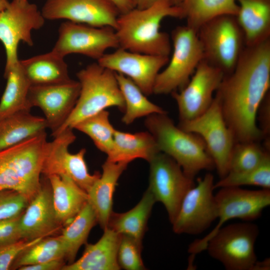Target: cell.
Here are the masks:
<instances>
[{"instance_id": "cell-25", "label": "cell", "mask_w": 270, "mask_h": 270, "mask_svg": "<svg viewBox=\"0 0 270 270\" xmlns=\"http://www.w3.org/2000/svg\"><path fill=\"white\" fill-rule=\"evenodd\" d=\"M160 152L154 138L148 131L132 134L116 130L113 145L106 160L128 164L142 158L149 162Z\"/></svg>"}, {"instance_id": "cell-46", "label": "cell", "mask_w": 270, "mask_h": 270, "mask_svg": "<svg viewBox=\"0 0 270 270\" xmlns=\"http://www.w3.org/2000/svg\"><path fill=\"white\" fill-rule=\"evenodd\" d=\"M9 3L8 0H0V14L7 8Z\"/></svg>"}, {"instance_id": "cell-31", "label": "cell", "mask_w": 270, "mask_h": 270, "mask_svg": "<svg viewBox=\"0 0 270 270\" xmlns=\"http://www.w3.org/2000/svg\"><path fill=\"white\" fill-rule=\"evenodd\" d=\"M97 222L96 212L88 202L72 220L62 228L60 235L65 246V260L68 264L74 261L79 249L86 243L91 230Z\"/></svg>"}, {"instance_id": "cell-21", "label": "cell", "mask_w": 270, "mask_h": 270, "mask_svg": "<svg viewBox=\"0 0 270 270\" xmlns=\"http://www.w3.org/2000/svg\"><path fill=\"white\" fill-rule=\"evenodd\" d=\"M100 239L95 244H86L82 256L62 270H118V250L120 234L110 228L104 230Z\"/></svg>"}, {"instance_id": "cell-12", "label": "cell", "mask_w": 270, "mask_h": 270, "mask_svg": "<svg viewBox=\"0 0 270 270\" xmlns=\"http://www.w3.org/2000/svg\"><path fill=\"white\" fill-rule=\"evenodd\" d=\"M148 162V188L156 202L164 204L172 224L185 195L196 184L194 179L188 176L174 159L162 152Z\"/></svg>"}, {"instance_id": "cell-45", "label": "cell", "mask_w": 270, "mask_h": 270, "mask_svg": "<svg viewBox=\"0 0 270 270\" xmlns=\"http://www.w3.org/2000/svg\"><path fill=\"white\" fill-rule=\"evenodd\" d=\"M270 268V260L269 258L262 261L257 260L252 270H268Z\"/></svg>"}, {"instance_id": "cell-6", "label": "cell", "mask_w": 270, "mask_h": 270, "mask_svg": "<svg viewBox=\"0 0 270 270\" xmlns=\"http://www.w3.org/2000/svg\"><path fill=\"white\" fill-rule=\"evenodd\" d=\"M197 32L204 60L224 75L232 72L246 46L236 16L226 14L216 17L204 24Z\"/></svg>"}, {"instance_id": "cell-40", "label": "cell", "mask_w": 270, "mask_h": 270, "mask_svg": "<svg viewBox=\"0 0 270 270\" xmlns=\"http://www.w3.org/2000/svg\"><path fill=\"white\" fill-rule=\"evenodd\" d=\"M21 214L0 220V246L13 243L22 239L19 226Z\"/></svg>"}, {"instance_id": "cell-18", "label": "cell", "mask_w": 270, "mask_h": 270, "mask_svg": "<svg viewBox=\"0 0 270 270\" xmlns=\"http://www.w3.org/2000/svg\"><path fill=\"white\" fill-rule=\"evenodd\" d=\"M41 12L45 20H66L114 30L120 14L110 0H46Z\"/></svg>"}, {"instance_id": "cell-41", "label": "cell", "mask_w": 270, "mask_h": 270, "mask_svg": "<svg viewBox=\"0 0 270 270\" xmlns=\"http://www.w3.org/2000/svg\"><path fill=\"white\" fill-rule=\"evenodd\" d=\"M258 112L260 114V128L264 136L268 138L270 134V94H268L262 102Z\"/></svg>"}, {"instance_id": "cell-1", "label": "cell", "mask_w": 270, "mask_h": 270, "mask_svg": "<svg viewBox=\"0 0 270 270\" xmlns=\"http://www.w3.org/2000/svg\"><path fill=\"white\" fill-rule=\"evenodd\" d=\"M270 87V39L246 46L234 68L216 91L223 116L236 143L264 137L256 124L258 112Z\"/></svg>"}, {"instance_id": "cell-2", "label": "cell", "mask_w": 270, "mask_h": 270, "mask_svg": "<svg viewBox=\"0 0 270 270\" xmlns=\"http://www.w3.org/2000/svg\"><path fill=\"white\" fill-rule=\"evenodd\" d=\"M166 17L182 18L180 7L160 0L147 8H134L120 14L115 29L119 48L140 54L169 56V35L160 30V24Z\"/></svg>"}, {"instance_id": "cell-28", "label": "cell", "mask_w": 270, "mask_h": 270, "mask_svg": "<svg viewBox=\"0 0 270 270\" xmlns=\"http://www.w3.org/2000/svg\"><path fill=\"white\" fill-rule=\"evenodd\" d=\"M156 202L152 194L148 188L139 202L130 210L123 213L112 212L107 227L142 242L148 220Z\"/></svg>"}, {"instance_id": "cell-43", "label": "cell", "mask_w": 270, "mask_h": 270, "mask_svg": "<svg viewBox=\"0 0 270 270\" xmlns=\"http://www.w3.org/2000/svg\"><path fill=\"white\" fill-rule=\"evenodd\" d=\"M116 7L120 14L125 13L134 8L132 0H110Z\"/></svg>"}, {"instance_id": "cell-37", "label": "cell", "mask_w": 270, "mask_h": 270, "mask_svg": "<svg viewBox=\"0 0 270 270\" xmlns=\"http://www.w3.org/2000/svg\"><path fill=\"white\" fill-rule=\"evenodd\" d=\"M118 262L120 268L126 270H144L141 257L142 242L124 234H120Z\"/></svg>"}, {"instance_id": "cell-17", "label": "cell", "mask_w": 270, "mask_h": 270, "mask_svg": "<svg viewBox=\"0 0 270 270\" xmlns=\"http://www.w3.org/2000/svg\"><path fill=\"white\" fill-rule=\"evenodd\" d=\"M80 92L78 80L58 84L30 86L28 101L30 108L38 107L43 112L48 128L54 136L72 112Z\"/></svg>"}, {"instance_id": "cell-5", "label": "cell", "mask_w": 270, "mask_h": 270, "mask_svg": "<svg viewBox=\"0 0 270 270\" xmlns=\"http://www.w3.org/2000/svg\"><path fill=\"white\" fill-rule=\"evenodd\" d=\"M80 84L79 96L70 115L54 138L67 128L73 130L80 121L116 107L124 112L125 102L116 72L98 62L87 66L76 74Z\"/></svg>"}, {"instance_id": "cell-47", "label": "cell", "mask_w": 270, "mask_h": 270, "mask_svg": "<svg viewBox=\"0 0 270 270\" xmlns=\"http://www.w3.org/2000/svg\"><path fill=\"white\" fill-rule=\"evenodd\" d=\"M168 2L172 6H179L182 2V0H168Z\"/></svg>"}, {"instance_id": "cell-44", "label": "cell", "mask_w": 270, "mask_h": 270, "mask_svg": "<svg viewBox=\"0 0 270 270\" xmlns=\"http://www.w3.org/2000/svg\"><path fill=\"white\" fill-rule=\"evenodd\" d=\"M134 8L144 9L150 7L160 0H132Z\"/></svg>"}, {"instance_id": "cell-3", "label": "cell", "mask_w": 270, "mask_h": 270, "mask_svg": "<svg viewBox=\"0 0 270 270\" xmlns=\"http://www.w3.org/2000/svg\"><path fill=\"white\" fill-rule=\"evenodd\" d=\"M46 132L0 151V190H12L30 200L42 186L40 176L50 142Z\"/></svg>"}, {"instance_id": "cell-4", "label": "cell", "mask_w": 270, "mask_h": 270, "mask_svg": "<svg viewBox=\"0 0 270 270\" xmlns=\"http://www.w3.org/2000/svg\"><path fill=\"white\" fill-rule=\"evenodd\" d=\"M144 125L160 152L174 159L190 178L194 179L200 171L215 168L202 138L176 126L167 113L146 116Z\"/></svg>"}, {"instance_id": "cell-39", "label": "cell", "mask_w": 270, "mask_h": 270, "mask_svg": "<svg viewBox=\"0 0 270 270\" xmlns=\"http://www.w3.org/2000/svg\"><path fill=\"white\" fill-rule=\"evenodd\" d=\"M43 238L22 239L14 242L0 246V270H10L18 257Z\"/></svg>"}, {"instance_id": "cell-7", "label": "cell", "mask_w": 270, "mask_h": 270, "mask_svg": "<svg viewBox=\"0 0 270 270\" xmlns=\"http://www.w3.org/2000/svg\"><path fill=\"white\" fill-rule=\"evenodd\" d=\"M173 50L167 66L158 74L154 94H166L181 90L188 83L197 66L204 60V50L198 32L186 25L172 32Z\"/></svg>"}, {"instance_id": "cell-8", "label": "cell", "mask_w": 270, "mask_h": 270, "mask_svg": "<svg viewBox=\"0 0 270 270\" xmlns=\"http://www.w3.org/2000/svg\"><path fill=\"white\" fill-rule=\"evenodd\" d=\"M258 234V227L251 222L228 224L211 238L206 250L227 270H252L258 260L254 244Z\"/></svg>"}, {"instance_id": "cell-13", "label": "cell", "mask_w": 270, "mask_h": 270, "mask_svg": "<svg viewBox=\"0 0 270 270\" xmlns=\"http://www.w3.org/2000/svg\"><path fill=\"white\" fill-rule=\"evenodd\" d=\"M214 176L208 172L198 178L185 195L172 225L178 234L196 235L208 228L218 218V206L214 194Z\"/></svg>"}, {"instance_id": "cell-30", "label": "cell", "mask_w": 270, "mask_h": 270, "mask_svg": "<svg viewBox=\"0 0 270 270\" xmlns=\"http://www.w3.org/2000/svg\"><path fill=\"white\" fill-rule=\"evenodd\" d=\"M6 84L0 101V120L22 110H30L28 101L30 86L18 62L4 72Z\"/></svg>"}, {"instance_id": "cell-20", "label": "cell", "mask_w": 270, "mask_h": 270, "mask_svg": "<svg viewBox=\"0 0 270 270\" xmlns=\"http://www.w3.org/2000/svg\"><path fill=\"white\" fill-rule=\"evenodd\" d=\"M19 226L22 239L44 238L62 228L54 208L50 187L42 186L21 214Z\"/></svg>"}, {"instance_id": "cell-24", "label": "cell", "mask_w": 270, "mask_h": 270, "mask_svg": "<svg viewBox=\"0 0 270 270\" xmlns=\"http://www.w3.org/2000/svg\"><path fill=\"white\" fill-rule=\"evenodd\" d=\"M236 18L244 34L246 46L270 39V0H237Z\"/></svg>"}, {"instance_id": "cell-9", "label": "cell", "mask_w": 270, "mask_h": 270, "mask_svg": "<svg viewBox=\"0 0 270 270\" xmlns=\"http://www.w3.org/2000/svg\"><path fill=\"white\" fill-rule=\"evenodd\" d=\"M218 222L214 228L202 238L190 244L188 252L195 255L206 250L208 241L226 222L234 218L252 222L259 218L270 204V189L249 190L239 186L220 188L215 194Z\"/></svg>"}, {"instance_id": "cell-33", "label": "cell", "mask_w": 270, "mask_h": 270, "mask_svg": "<svg viewBox=\"0 0 270 270\" xmlns=\"http://www.w3.org/2000/svg\"><path fill=\"white\" fill-rule=\"evenodd\" d=\"M66 249L60 235L43 238L14 260L10 270L56 260H65Z\"/></svg>"}, {"instance_id": "cell-29", "label": "cell", "mask_w": 270, "mask_h": 270, "mask_svg": "<svg viewBox=\"0 0 270 270\" xmlns=\"http://www.w3.org/2000/svg\"><path fill=\"white\" fill-rule=\"evenodd\" d=\"M186 26L198 32L206 22L222 15L236 16L237 0H182L179 6Z\"/></svg>"}, {"instance_id": "cell-14", "label": "cell", "mask_w": 270, "mask_h": 270, "mask_svg": "<svg viewBox=\"0 0 270 270\" xmlns=\"http://www.w3.org/2000/svg\"><path fill=\"white\" fill-rule=\"evenodd\" d=\"M52 51L64 58L72 54L98 60L109 48H119L116 30L110 26L96 27L66 21L60 25Z\"/></svg>"}, {"instance_id": "cell-34", "label": "cell", "mask_w": 270, "mask_h": 270, "mask_svg": "<svg viewBox=\"0 0 270 270\" xmlns=\"http://www.w3.org/2000/svg\"><path fill=\"white\" fill-rule=\"evenodd\" d=\"M109 116V112L104 110L80 121L73 128L88 136L96 146L106 155L112 148L116 130Z\"/></svg>"}, {"instance_id": "cell-22", "label": "cell", "mask_w": 270, "mask_h": 270, "mask_svg": "<svg viewBox=\"0 0 270 270\" xmlns=\"http://www.w3.org/2000/svg\"><path fill=\"white\" fill-rule=\"evenodd\" d=\"M128 164L106 160L102 166V174L87 192L88 202L94 210L98 222L103 230L107 228L112 212L113 195L118 180Z\"/></svg>"}, {"instance_id": "cell-35", "label": "cell", "mask_w": 270, "mask_h": 270, "mask_svg": "<svg viewBox=\"0 0 270 270\" xmlns=\"http://www.w3.org/2000/svg\"><path fill=\"white\" fill-rule=\"evenodd\" d=\"M270 156L268 150L256 142L235 143L232 153L228 172H240L260 165Z\"/></svg>"}, {"instance_id": "cell-15", "label": "cell", "mask_w": 270, "mask_h": 270, "mask_svg": "<svg viewBox=\"0 0 270 270\" xmlns=\"http://www.w3.org/2000/svg\"><path fill=\"white\" fill-rule=\"evenodd\" d=\"M76 139L72 129L67 128L50 142L42 174L48 178L52 175L66 176L86 192L100 176V172L90 174L84 159L86 150L70 153L68 147Z\"/></svg>"}, {"instance_id": "cell-19", "label": "cell", "mask_w": 270, "mask_h": 270, "mask_svg": "<svg viewBox=\"0 0 270 270\" xmlns=\"http://www.w3.org/2000/svg\"><path fill=\"white\" fill-rule=\"evenodd\" d=\"M169 56L143 54L118 48L104 54L97 62L103 67L130 78L146 96L154 94L156 77Z\"/></svg>"}, {"instance_id": "cell-27", "label": "cell", "mask_w": 270, "mask_h": 270, "mask_svg": "<svg viewBox=\"0 0 270 270\" xmlns=\"http://www.w3.org/2000/svg\"><path fill=\"white\" fill-rule=\"evenodd\" d=\"M22 110L0 120V151L46 132L44 118Z\"/></svg>"}, {"instance_id": "cell-38", "label": "cell", "mask_w": 270, "mask_h": 270, "mask_svg": "<svg viewBox=\"0 0 270 270\" xmlns=\"http://www.w3.org/2000/svg\"><path fill=\"white\" fill-rule=\"evenodd\" d=\"M30 200L12 190H0V220L20 214Z\"/></svg>"}, {"instance_id": "cell-26", "label": "cell", "mask_w": 270, "mask_h": 270, "mask_svg": "<svg viewBox=\"0 0 270 270\" xmlns=\"http://www.w3.org/2000/svg\"><path fill=\"white\" fill-rule=\"evenodd\" d=\"M20 63L30 86L61 84L72 80L64 58L52 50L20 60Z\"/></svg>"}, {"instance_id": "cell-36", "label": "cell", "mask_w": 270, "mask_h": 270, "mask_svg": "<svg viewBox=\"0 0 270 270\" xmlns=\"http://www.w3.org/2000/svg\"><path fill=\"white\" fill-rule=\"evenodd\" d=\"M252 186L270 189V156L257 167L240 172H228L214 183V188Z\"/></svg>"}, {"instance_id": "cell-16", "label": "cell", "mask_w": 270, "mask_h": 270, "mask_svg": "<svg viewBox=\"0 0 270 270\" xmlns=\"http://www.w3.org/2000/svg\"><path fill=\"white\" fill-rule=\"evenodd\" d=\"M187 84L179 92L171 93L178 110L180 121L194 119L210 106L214 94L219 88L224 73L202 60Z\"/></svg>"}, {"instance_id": "cell-23", "label": "cell", "mask_w": 270, "mask_h": 270, "mask_svg": "<svg viewBox=\"0 0 270 270\" xmlns=\"http://www.w3.org/2000/svg\"><path fill=\"white\" fill-rule=\"evenodd\" d=\"M48 178L56 216L63 226L70 222L88 202L87 192L69 178L52 175Z\"/></svg>"}, {"instance_id": "cell-10", "label": "cell", "mask_w": 270, "mask_h": 270, "mask_svg": "<svg viewBox=\"0 0 270 270\" xmlns=\"http://www.w3.org/2000/svg\"><path fill=\"white\" fill-rule=\"evenodd\" d=\"M178 126L202 138L220 178L225 176L229 171L236 142L224 119L218 98L214 96L211 105L203 114L192 120L180 121Z\"/></svg>"}, {"instance_id": "cell-32", "label": "cell", "mask_w": 270, "mask_h": 270, "mask_svg": "<svg viewBox=\"0 0 270 270\" xmlns=\"http://www.w3.org/2000/svg\"><path fill=\"white\" fill-rule=\"evenodd\" d=\"M116 74L125 102V110L122 118L124 124H130L138 118L154 114L167 113L160 106L149 100L130 78L122 74Z\"/></svg>"}, {"instance_id": "cell-11", "label": "cell", "mask_w": 270, "mask_h": 270, "mask_svg": "<svg viewBox=\"0 0 270 270\" xmlns=\"http://www.w3.org/2000/svg\"><path fill=\"white\" fill-rule=\"evenodd\" d=\"M45 20L36 5L28 0H12L0 14V41L6 56L4 72L18 62L20 42L32 46V32L41 28Z\"/></svg>"}, {"instance_id": "cell-42", "label": "cell", "mask_w": 270, "mask_h": 270, "mask_svg": "<svg viewBox=\"0 0 270 270\" xmlns=\"http://www.w3.org/2000/svg\"><path fill=\"white\" fill-rule=\"evenodd\" d=\"M66 264L64 260H56L21 266L19 270H59Z\"/></svg>"}]
</instances>
